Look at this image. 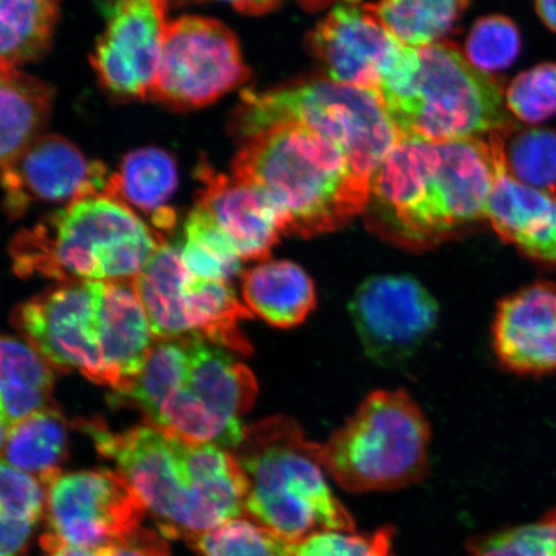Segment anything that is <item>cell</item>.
Masks as SVG:
<instances>
[{
  "label": "cell",
  "mask_w": 556,
  "mask_h": 556,
  "mask_svg": "<svg viewBox=\"0 0 556 556\" xmlns=\"http://www.w3.org/2000/svg\"><path fill=\"white\" fill-rule=\"evenodd\" d=\"M350 311L361 344L380 364L412 357L438 323L435 299L408 276L367 278L354 293Z\"/></svg>",
  "instance_id": "14"
},
{
  "label": "cell",
  "mask_w": 556,
  "mask_h": 556,
  "mask_svg": "<svg viewBox=\"0 0 556 556\" xmlns=\"http://www.w3.org/2000/svg\"><path fill=\"white\" fill-rule=\"evenodd\" d=\"M291 556H395L393 527L370 533L323 531L295 542Z\"/></svg>",
  "instance_id": "37"
},
{
  "label": "cell",
  "mask_w": 556,
  "mask_h": 556,
  "mask_svg": "<svg viewBox=\"0 0 556 556\" xmlns=\"http://www.w3.org/2000/svg\"><path fill=\"white\" fill-rule=\"evenodd\" d=\"M495 178L490 142L481 138H400L375 173L367 208L392 241L429 248L455 228L484 217Z\"/></svg>",
  "instance_id": "2"
},
{
  "label": "cell",
  "mask_w": 556,
  "mask_h": 556,
  "mask_svg": "<svg viewBox=\"0 0 556 556\" xmlns=\"http://www.w3.org/2000/svg\"><path fill=\"white\" fill-rule=\"evenodd\" d=\"M168 3L123 0L104 9L106 27L92 54V66L111 93L150 99L162 58Z\"/></svg>",
  "instance_id": "15"
},
{
  "label": "cell",
  "mask_w": 556,
  "mask_h": 556,
  "mask_svg": "<svg viewBox=\"0 0 556 556\" xmlns=\"http://www.w3.org/2000/svg\"><path fill=\"white\" fill-rule=\"evenodd\" d=\"M164 241L119 200L104 197L67 204L11 243L18 276L66 282H131Z\"/></svg>",
  "instance_id": "5"
},
{
  "label": "cell",
  "mask_w": 556,
  "mask_h": 556,
  "mask_svg": "<svg viewBox=\"0 0 556 556\" xmlns=\"http://www.w3.org/2000/svg\"><path fill=\"white\" fill-rule=\"evenodd\" d=\"M536 7L538 15L548 29L556 33V2H548V0H542L534 4Z\"/></svg>",
  "instance_id": "39"
},
{
  "label": "cell",
  "mask_w": 556,
  "mask_h": 556,
  "mask_svg": "<svg viewBox=\"0 0 556 556\" xmlns=\"http://www.w3.org/2000/svg\"><path fill=\"white\" fill-rule=\"evenodd\" d=\"M47 486L37 477L2 462L0 470V556H23L46 514Z\"/></svg>",
  "instance_id": "29"
},
{
  "label": "cell",
  "mask_w": 556,
  "mask_h": 556,
  "mask_svg": "<svg viewBox=\"0 0 556 556\" xmlns=\"http://www.w3.org/2000/svg\"><path fill=\"white\" fill-rule=\"evenodd\" d=\"M52 88L18 68L0 70V162L13 168L40 137L50 115Z\"/></svg>",
  "instance_id": "22"
},
{
  "label": "cell",
  "mask_w": 556,
  "mask_h": 556,
  "mask_svg": "<svg viewBox=\"0 0 556 556\" xmlns=\"http://www.w3.org/2000/svg\"><path fill=\"white\" fill-rule=\"evenodd\" d=\"M507 109L528 124H539L556 115V64L545 62L513 80L505 94Z\"/></svg>",
  "instance_id": "35"
},
{
  "label": "cell",
  "mask_w": 556,
  "mask_h": 556,
  "mask_svg": "<svg viewBox=\"0 0 556 556\" xmlns=\"http://www.w3.org/2000/svg\"><path fill=\"white\" fill-rule=\"evenodd\" d=\"M178 185L176 160L168 152L143 148L129 152L119 170L110 174L104 197L122 201L127 206L154 213L166 211V201ZM131 208V207H130Z\"/></svg>",
  "instance_id": "27"
},
{
  "label": "cell",
  "mask_w": 556,
  "mask_h": 556,
  "mask_svg": "<svg viewBox=\"0 0 556 556\" xmlns=\"http://www.w3.org/2000/svg\"><path fill=\"white\" fill-rule=\"evenodd\" d=\"M429 421L409 395L375 391L323 446L330 479L352 493L406 489L427 476Z\"/></svg>",
  "instance_id": "7"
},
{
  "label": "cell",
  "mask_w": 556,
  "mask_h": 556,
  "mask_svg": "<svg viewBox=\"0 0 556 556\" xmlns=\"http://www.w3.org/2000/svg\"><path fill=\"white\" fill-rule=\"evenodd\" d=\"M236 10L243 13H254V15H258V13L267 12L270 9H274V7H277V3L273 2H239V3H232Z\"/></svg>",
  "instance_id": "40"
},
{
  "label": "cell",
  "mask_w": 556,
  "mask_h": 556,
  "mask_svg": "<svg viewBox=\"0 0 556 556\" xmlns=\"http://www.w3.org/2000/svg\"><path fill=\"white\" fill-rule=\"evenodd\" d=\"M311 46L331 81L380 100L402 92L420 68L419 50L401 45L364 4L333 7L312 31Z\"/></svg>",
  "instance_id": "12"
},
{
  "label": "cell",
  "mask_w": 556,
  "mask_h": 556,
  "mask_svg": "<svg viewBox=\"0 0 556 556\" xmlns=\"http://www.w3.org/2000/svg\"><path fill=\"white\" fill-rule=\"evenodd\" d=\"M467 556H556V540L544 519L472 538Z\"/></svg>",
  "instance_id": "36"
},
{
  "label": "cell",
  "mask_w": 556,
  "mask_h": 556,
  "mask_svg": "<svg viewBox=\"0 0 556 556\" xmlns=\"http://www.w3.org/2000/svg\"><path fill=\"white\" fill-rule=\"evenodd\" d=\"M4 205L17 217L33 199L67 204L104 194L110 174L106 166L89 162L66 138L40 136L12 169L2 172Z\"/></svg>",
  "instance_id": "16"
},
{
  "label": "cell",
  "mask_w": 556,
  "mask_h": 556,
  "mask_svg": "<svg viewBox=\"0 0 556 556\" xmlns=\"http://www.w3.org/2000/svg\"><path fill=\"white\" fill-rule=\"evenodd\" d=\"M493 350L507 371L540 377L556 371V285L534 282L497 305Z\"/></svg>",
  "instance_id": "18"
},
{
  "label": "cell",
  "mask_w": 556,
  "mask_h": 556,
  "mask_svg": "<svg viewBox=\"0 0 556 556\" xmlns=\"http://www.w3.org/2000/svg\"><path fill=\"white\" fill-rule=\"evenodd\" d=\"M250 78L238 38L220 21H169L150 99L178 110L204 108Z\"/></svg>",
  "instance_id": "10"
},
{
  "label": "cell",
  "mask_w": 556,
  "mask_h": 556,
  "mask_svg": "<svg viewBox=\"0 0 556 556\" xmlns=\"http://www.w3.org/2000/svg\"><path fill=\"white\" fill-rule=\"evenodd\" d=\"M468 2L457 0H421V2H380L364 4L401 45L415 48L437 43L454 25Z\"/></svg>",
  "instance_id": "30"
},
{
  "label": "cell",
  "mask_w": 556,
  "mask_h": 556,
  "mask_svg": "<svg viewBox=\"0 0 556 556\" xmlns=\"http://www.w3.org/2000/svg\"><path fill=\"white\" fill-rule=\"evenodd\" d=\"M232 176L258 189L276 207L285 235L336 231L370 203L342 146L298 123H280L243 141Z\"/></svg>",
  "instance_id": "3"
},
{
  "label": "cell",
  "mask_w": 556,
  "mask_h": 556,
  "mask_svg": "<svg viewBox=\"0 0 556 556\" xmlns=\"http://www.w3.org/2000/svg\"><path fill=\"white\" fill-rule=\"evenodd\" d=\"M200 556H291L295 542L252 519L236 518L189 541Z\"/></svg>",
  "instance_id": "32"
},
{
  "label": "cell",
  "mask_w": 556,
  "mask_h": 556,
  "mask_svg": "<svg viewBox=\"0 0 556 556\" xmlns=\"http://www.w3.org/2000/svg\"><path fill=\"white\" fill-rule=\"evenodd\" d=\"M66 448V421L52 406L2 430V462L37 477L45 485L61 475Z\"/></svg>",
  "instance_id": "26"
},
{
  "label": "cell",
  "mask_w": 556,
  "mask_h": 556,
  "mask_svg": "<svg viewBox=\"0 0 556 556\" xmlns=\"http://www.w3.org/2000/svg\"><path fill=\"white\" fill-rule=\"evenodd\" d=\"M507 166L519 182L541 190H556V134L532 128L513 137L505 148Z\"/></svg>",
  "instance_id": "33"
},
{
  "label": "cell",
  "mask_w": 556,
  "mask_h": 556,
  "mask_svg": "<svg viewBox=\"0 0 556 556\" xmlns=\"http://www.w3.org/2000/svg\"><path fill=\"white\" fill-rule=\"evenodd\" d=\"M101 281L66 282L21 304L13 325L41 356L102 384L99 333Z\"/></svg>",
  "instance_id": "13"
},
{
  "label": "cell",
  "mask_w": 556,
  "mask_h": 556,
  "mask_svg": "<svg viewBox=\"0 0 556 556\" xmlns=\"http://www.w3.org/2000/svg\"><path fill=\"white\" fill-rule=\"evenodd\" d=\"M187 277L189 273L180 261V248L164 240L135 280L139 301L148 315L156 342L191 337L184 308Z\"/></svg>",
  "instance_id": "25"
},
{
  "label": "cell",
  "mask_w": 556,
  "mask_h": 556,
  "mask_svg": "<svg viewBox=\"0 0 556 556\" xmlns=\"http://www.w3.org/2000/svg\"><path fill=\"white\" fill-rule=\"evenodd\" d=\"M97 451L116 464L165 539L190 541L247 514L249 483L233 454L144 424L111 432L83 421Z\"/></svg>",
  "instance_id": "1"
},
{
  "label": "cell",
  "mask_w": 556,
  "mask_h": 556,
  "mask_svg": "<svg viewBox=\"0 0 556 556\" xmlns=\"http://www.w3.org/2000/svg\"><path fill=\"white\" fill-rule=\"evenodd\" d=\"M420 68L402 92L382 100L400 138L451 142L518 129L502 86L458 48H420Z\"/></svg>",
  "instance_id": "6"
},
{
  "label": "cell",
  "mask_w": 556,
  "mask_h": 556,
  "mask_svg": "<svg viewBox=\"0 0 556 556\" xmlns=\"http://www.w3.org/2000/svg\"><path fill=\"white\" fill-rule=\"evenodd\" d=\"M59 4L53 0L0 3V70L18 68L40 58L51 43Z\"/></svg>",
  "instance_id": "28"
},
{
  "label": "cell",
  "mask_w": 556,
  "mask_h": 556,
  "mask_svg": "<svg viewBox=\"0 0 556 556\" xmlns=\"http://www.w3.org/2000/svg\"><path fill=\"white\" fill-rule=\"evenodd\" d=\"M2 430L48 406L53 388L51 364L26 339L3 337L0 343Z\"/></svg>",
  "instance_id": "23"
},
{
  "label": "cell",
  "mask_w": 556,
  "mask_h": 556,
  "mask_svg": "<svg viewBox=\"0 0 556 556\" xmlns=\"http://www.w3.org/2000/svg\"><path fill=\"white\" fill-rule=\"evenodd\" d=\"M233 456L248 478L247 514L269 531L299 542L323 531H356L352 514L333 495L323 446L285 416L243 430Z\"/></svg>",
  "instance_id": "4"
},
{
  "label": "cell",
  "mask_w": 556,
  "mask_h": 556,
  "mask_svg": "<svg viewBox=\"0 0 556 556\" xmlns=\"http://www.w3.org/2000/svg\"><path fill=\"white\" fill-rule=\"evenodd\" d=\"M47 556H172L162 533L139 528L134 534L115 544L100 548L60 547Z\"/></svg>",
  "instance_id": "38"
},
{
  "label": "cell",
  "mask_w": 556,
  "mask_h": 556,
  "mask_svg": "<svg viewBox=\"0 0 556 556\" xmlns=\"http://www.w3.org/2000/svg\"><path fill=\"white\" fill-rule=\"evenodd\" d=\"M46 553L60 547L100 548L130 536L148 509L119 471L61 472L47 485Z\"/></svg>",
  "instance_id": "11"
},
{
  "label": "cell",
  "mask_w": 556,
  "mask_h": 556,
  "mask_svg": "<svg viewBox=\"0 0 556 556\" xmlns=\"http://www.w3.org/2000/svg\"><path fill=\"white\" fill-rule=\"evenodd\" d=\"M190 365L186 378L151 421L187 441L236 448L253 407L258 384L249 368L224 348L198 337L185 338Z\"/></svg>",
  "instance_id": "9"
},
{
  "label": "cell",
  "mask_w": 556,
  "mask_h": 556,
  "mask_svg": "<svg viewBox=\"0 0 556 556\" xmlns=\"http://www.w3.org/2000/svg\"><path fill=\"white\" fill-rule=\"evenodd\" d=\"M280 123H298L342 146L354 169L367 184L399 143L377 94L367 90L317 80L241 96L233 129L243 141Z\"/></svg>",
  "instance_id": "8"
},
{
  "label": "cell",
  "mask_w": 556,
  "mask_h": 556,
  "mask_svg": "<svg viewBox=\"0 0 556 556\" xmlns=\"http://www.w3.org/2000/svg\"><path fill=\"white\" fill-rule=\"evenodd\" d=\"M99 333L102 386L121 392L141 372L156 344L135 281L102 282Z\"/></svg>",
  "instance_id": "20"
},
{
  "label": "cell",
  "mask_w": 556,
  "mask_h": 556,
  "mask_svg": "<svg viewBox=\"0 0 556 556\" xmlns=\"http://www.w3.org/2000/svg\"><path fill=\"white\" fill-rule=\"evenodd\" d=\"M520 51V34L505 16H489L472 26L467 40V58L483 73L509 67Z\"/></svg>",
  "instance_id": "34"
},
{
  "label": "cell",
  "mask_w": 556,
  "mask_h": 556,
  "mask_svg": "<svg viewBox=\"0 0 556 556\" xmlns=\"http://www.w3.org/2000/svg\"><path fill=\"white\" fill-rule=\"evenodd\" d=\"M198 176L203 184L198 205L205 208L225 232L242 262H267L285 235L276 207L252 185L201 164Z\"/></svg>",
  "instance_id": "19"
},
{
  "label": "cell",
  "mask_w": 556,
  "mask_h": 556,
  "mask_svg": "<svg viewBox=\"0 0 556 556\" xmlns=\"http://www.w3.org/2000/svg\"><path fill=\"white\" fill-rule=\"evenodd\" d=\"M184 308L191 337L233 352H252L240 323L253 318L229 281L201 280L189 274L184 291Z\"/></svg>",
  "instance_id": "24"
},
{
  "label": "cell",
  "mask_w": 556,
  "mask_h": 556,
  "mask_svg": "<svg viewBox=\"0 0 556 556\" xmlns=\"http://www.w3.org/2000/svg\"><path fill=\"white\" fill-rule=\"evenodd\" d=\"M180 261L187 273L201 280L229 281L242 270V261L232 242L199 205L186 222Z\"/></svg>",
  "instance_id": "31"
},
{
  "label": "cell",
  "mask_w": 556,
  "mask_h": 556,
  "mask_svg": "<svg viewBox=\"0 0 556 556\" xmlns=\"http://www.w3.org/2000/svg\"><path fill=\"white\" fill-rule=\"evenodd\" d=\"M242 299L253 316L280 329L303 324L317 304L312 278L289 261L263 262L243 274Z\"/></svg>",
  "instance_id": "21"
},
{
  "label": "cell",
  "mask_w": 556,
  "mask_h": 556,
  "mask_svg": "<svg viewBox=\"0 0 556 556\" xmlns=\"http://www.w3.org/2000/svg\"><path fill=\"white\" fill-rule=\"evenodd\" d=\"M496 178L484 208L496 233L520 253L556 267V190L519 182L507 166L504 135L489 136Z\"/></svg>",
  "instance_id": "17"
}]
</instances>
